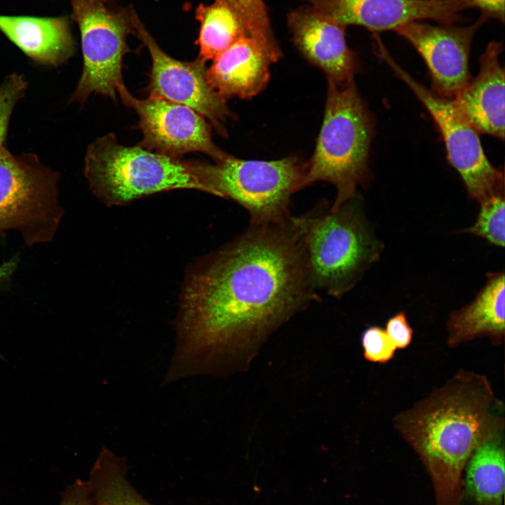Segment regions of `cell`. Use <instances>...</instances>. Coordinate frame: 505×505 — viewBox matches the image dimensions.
<instances>
[{"label":"cell","mask_w":505,"mask_h":505,"mask_svg":"<svg viewBox=\"0 0 505 505\" xmlns=\"http://www.w3.org/2000/svg\"><path fill=\"white\" fill-rule=\"evenodd\" d=\"M290 221L252 226L187 281L166 380L246 368L269 335L316 299Z\"/></svg>","instance_id":"6da1fadb"},{"label":"cell","mask_w":505,"mask_h":505,"mask_svg":"<svg viewBox=\"0 0 505 505\" xmlns=\"http://www.w3.org/2000/svg\"><path fill=\"white\" fill-rule=\"evenodd\" d=\"M492 384L482 374L460 370L426 398L393 418L394 428L428 473L436 505H460L463 474L475 450L504 433Z\"/></svg>","instance_id":"7a4b0ae2"},{"label":"cell","mask_w":505,"mask_h":505,"mask_svg":"<svg viewBox=\"0 0 505 505\" xmlns=\"http://www.w3.org/2000/svg\"><path fill=\"white\" fill-rule=\"evenodd\" d=\"M290 221L304 248L309 281L316 291L340 297L377 262L383 245L354 198L337 210L321 201Z\"/></svg>","instance_id":"3957f363"},{"label":"cell","mask_w":505,"mask_h":505,"mask_svg":"<svg viewBox=\"0 0 505 505\" xmlns=\"http://www.w3.org/2000/svg\"><path fill=\"white\" fill-rule=\"evenodd\" d=\"M374 119L354 82L328 81L323 124L313 156L306 163L304 187L324 181L336 189L332 210L355 197L368 176Z\"/></svg>","instance_id":"277c9868"},{"label":"cell","mask_w":505,"mask_h":505,"mask_svg":"<svg viewBox=\"0 0 505 505\" xmlns=\"http://www.w3.org/2000/svg\"><path fill=\"white\" fill-rule=\"evenodd\" d=\"M85 176L93 193L109 206L178 189L207 192L191 161L142 146H125L109 134L94 141L85 157Z\"/></svg>","instance_id":"5b68a950"},{"label":"cell","mask_w":505,"mask_h":505,"mask_svg":"<svg viewBox=\"0 0 505 505\" xmlns=\"http://www.w3.org/2000/svg\"><path fill=\"white\" fill-rule=\"evenodd\" d=\"M191 162L207 193L240 204L252 226L288 221L291 197L304 187L306 163L297 156L260 161L228 154L214 163Z\"/></svg>","instance_id":"8992f818"},{"label":"cell","mask_w":505,"mask_h":505,"mask_svg":"<svg viewBox=\"0 0 505 505\" xmlns=\"http://www.w3.org/2000/svg\"><path fill=\"white\" fill-rule=\"evenodd\" d=\"M60 175L34 154L15 156L0 148V234L15 230L29 246L52 241L64 210Z\"/></svg>","instance_id":"52a82bcc"},{"label":"cell","mask_w":505,"mask_h":505,"mask_svg":"<svg viewBox=\"0 0 505 505\" xmlns=\"http://www.w3.org/2000/svg\"><path fill=\"white\" fill-rule=\"evenodd\" d=\"M73 17L81 34L83 65L71 101L84 102L93 93L116 99L124 85L122 66L128 52L126 39L133 34L131 7L113 0H71Z\"/></svg>","instance_id":"ba28073f"},{"label":"cell","mask_w":505,"mask_h":505,"mask_svg":"<svg viewBox=\"0 0 505 505\" xmlns=\"http://www.w3.org/2000/svg\"><path fill=\"white\" fill-rule=\"evenodd\" d=\"M378 55L411 89L431 114L443 139L448 160L459 174L469 197L479 204L504 196V177L487 159L478 133L462 116L452 100L435 94L415 80L391 57L382 42Z\"/></svg>","instance_id":"9c48e42d"},{"label":"cell","mask_w":505,"mask_h":505,"mask_svg":"<svg viewBox=\"0 0 505 505\" xmlns=\"http://www.w3.org/2000/svg\"><path fill=\"white\" fill-rule=\"evenodd\" d=\"M134 34L147 48L152 60L148 91L190 107L208 119L215 130L227 136L224 126L231 117L227 100L213 88L207 76L206 63L176 60L165 53L145 28L136 12L133 18Z\"/></svg>","instance_id":"30bf717a"},{"label":"cell","mask_w":505,"mask_h":505,"mask_svg":"<svg viewBox=\"0 0 505 505\" xmlns=\"http://www.w3.org/2000/svg\"><path fill=\"white\" fill-rule=\"evenodd\" d=\"M118 94L139 116L143 134L141 146L176 159L187 153L201 152L216 161L228 155L213 142L209 124L193 109L154 96L137 99L125 85Z\"/></svg>","instance_id":"8fae6325"},{"label":"cell","mask_w":505,"mask_h":505,"mask_svg":"<svg viewBox=\"0 0 505 505\" xmlns=\"http://www.w3.org/2000/svg\"><path fill=\"white\" fill-rule=\"evenodd\" d=\"M487 20L482 15L467 26L415 21L395 32L408 41L425 62L435 94L452 100L472 79L469 59L473 38Z\"/></svg>","instance_id":"7c38bea8"},{"label":"cell","mask_w":505,"mask_h":505,"mask_svg":"<svg viewBox=\"0 0 505 505\" xmlns=\"http://www.w3.org/2000/svg\"><path fill=\"white\" fill-rule=\"evenodd\" d=\"M340 25H359L376 32L395 31L415 21L455 24L460 13L473 8L467 0H303Z\"/></svg>","instance_id":"4fadbf2b"},{"label":"cell","mask_w":505,"mask_h":505,"mask_svg":"<svg viewBox=\"0 0 505 505\" xmlns=\"http://www.w3.org/2000/svg\"><path fill=\"white\" fill-rule=\"evenodd\" d=\"M287 23L297 48L328 81L338 85L354 81L358 64L346 41V27L311 5L291 11Z\"/></svg>","instance_id":"5bb4252c"},{"label":"cell","mask_w":505,"mask_h":505,"mask_svg":"<svg viewBox=\"0 0 505 505\" xmlns=\"http://www.w3.org/2000/svg\"><path fill=\"white\" fill-rule=\"evenodd\" d=\"M502 43L492 41L480 58L476 78L452 100L462 116L478 133L504 139V70Z\"/></svg>","instance_id":"9a60e30c"},{"label":"cell","mask_w":505,"mask_h":505,"mask_svg":"<svg viewBox=\"0 0 505 505\" xmlns=\"http://www.w3.org/2000/svg\"><path fill=\"white\" fill-rule=\"evenodd\" d=\"M281 58L244 34L213 60L208 79L226 100L250 98L265 88L271 65Z\"/></svg>","instance_id":"2e32d148"},{"label":"cell","mask_w":505,"mask_h":505,"mask_svg":"<svg viewBox=\"0 0 505 505\" xmlns=\"http://www.w3.org/2000/svg\"><path fill=\"white\" fill-rule=\"evenodd\" d=\"M474 299L452 312L447 322V345L456 347L480 337H489L494 344L504 338L505 279L504 271L489 274Z\"/></svg>","instance_id":"e0dca14e"},{"label":"cell","mask_w":505,"mask_h":505,"mask_svg":"<svg viewBox=\"0 0 505 505\" xmlns=\"http://www.w3.org/2000/svg\"><path fill=\"white\" fill-rule=\"evenodd\" d=\"M0 31L34 60L57 66L74 52L66 18H36L0 15Z\"/></svg>","instance_id":"ac0fdd59"},{"label":"cell","mask_w":505,"mask_h":505,"mask_svg":"<svg viewBox=\"0 0 505 505\" xmlns=\"http://www.w3.org/2000/svg\"><path fill=\"white\" fill-rule=\"evenodd\" d=\"M504 433L473 452L465 468V488L476 505H502L505 487Z\"/></svg>","instance_id":"d6986e66"},{"label":"cell","mask_w":505,"mask_h":505,"mask_svg":"<svg viewBox=\"0 0 505 505\" xmlns=\"http://www.w3.org/2000/svg\"><path fill=\"white\" fill-rule=\"evenodd\" d=\"M196 18L200 23L196 41L198 58L205 63L215 59L240 36L248 34L239 14L227 0L201 4L196 9Z\"/></svg>","instance_id":"ffe728a7"},{"label":"cell","mask_w":505,"mask_h":505,"mask_svg":"<svg viewBox=\"0 0 505 505\" xmlns=\"http://www.w3.org/2000/svg\"><path fill=\"white\" fill-rule=\"evenodd\" d=\"M96 505H152L126 477L123 461L103 448L87 481Z\"/></svg>","instance_id":"44dd1931"},{"label":"cell","mask_w":505,"mask_h":505,"mask_svg":"<svg viewBox=\"0 0 505 505\" xmlns=\"http://www.w3.org/2000/svg\"><path fill=\"white\" fill-rule=\"evenodd\" d=\"M239 14L247 34L271 52L281 55L264 0H227Z\"/></svg>","instance_id":"7402d4cb"},{"label":"cell","mask_w":505,"mask_h":505,"mask_svg":"<svg viewBox=\"0 0 505 505\" xmlns=\"http://www.w3.org/2000/svg\"><path fill=\"white\" fill-rule=\"evenodd\" d=\"M480 206L476 222L464 232L483 238L495 246L504 247V196H492L480 203Z\"/></svg>","instance_id":"603a6c76"},{"label":"cell","mask_w":505,"mask_h":505,"mask_svg":"<svg viewBox=\"0 0 505 505\" xmlns=\"http://www.w3.org/2000/svg\"><path fill=\"white\" fill-rule=\"evenodd\" d=\"M27 84L24 76L18 73L8 75L0 83V148L4 146L12 112L24 95Z\"/></svg>","instance_id":"cb8c5ba5"},{"label":"cell","mask_w":505,"mask_h":505,"mask_svg":"<svg viewBox=\"0 0 505 505\" xmlns=\"http://www.w3.org/2000/svg\"><path fill=\"white\" fill-rule=\"evenodd\" d=\"M364 358L373 363H386L395 356L396 347L385 329L370 326L362 334Z\"/></svg>","instance_id":"d4e9b609"},{"label":"cell","mask_w":505,"mask_h":505,"mask_svg":"<svg viewBox=\"0 0 505 505\" xmlns=\"http://www.w3.org/2000/svg\"><path fill=\"white\" fill-rule=\"evenodd\" d=\"M385 330L397 349H405L412 342L413 330L404 312L391 317L386 322Z\"/></svg>","instance_id":"484cf974"},{"label":"cell","mask_w":505,"mask_h":505,"mask_svg":"<svg viewBox=\"0 0 505 505\" xmlns=\"http://www.w3.org/2000/svg\"><path fill=\"white\" fill-rule=\"evenodd\" d=\"M58 505H96L87 481L76 480L62 494Z\"/></svg>","instance_id":"4316f807"},{"label":"cell","mask_w":505,"mask_h":505,"mask_svg":"<svg viewBox=\"0 0 505 505\" xmlns=\"http://www.w3.org/2000/svg\"><path fill=\"white\" fill-rule=\"evenodd\" d=\"M481 12V15L504 22V0H467Z\"/></svg>","instance_id":"83f0119b"},{"label":"cell","mask_w":505,"mask_h":505,"mask_svg":"<svg viewBox=\"0 0 505 505\" xmlns=\"http://www.w3.org/2000/svg\"><path fill=\"white\" fill-rule=\"evenodd\" d=\"M19 258L15 256L0 264V290L9 286L19 265Z\"/></svg>","instance_id":"f1b7e54d"}]
</instances>
